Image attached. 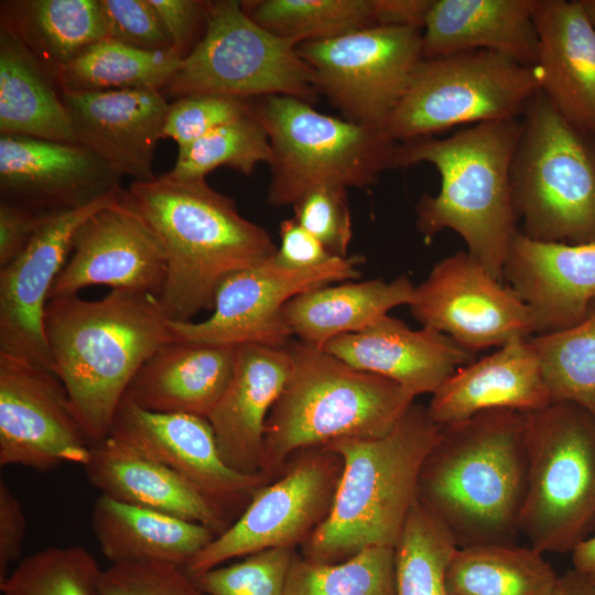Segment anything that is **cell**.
<instances>
[{
  "label": "cell",
  "mask_w": 595,
  "mask_h": 595,
  "mask_svg": "<svg viewBox=\"0 0 595 595\" xmlns=\"http://www.w3.org/2000/svg\"><path fill=\"white\" fill-rule=\"evenodd\" d=\"M552 403L540 359L528 338H516L493 354L458 368L432 394L428 412L439 425L494 409L521 412Z\"/></svg>",
  "instance_id": "d4e9b609"
},
{
  "label": "cell",
  "mask_w": 595,
  "mask_h": 595,
  "mask_svg": "<svg viewBox=\"0 0 595 595\" xmlns=\"http://www.w3.org/2000/svg\"><path fill=\"white\" fill-rule=\"evenodd\" d=\"M271 160L268 133L251 112L178 148L175 164L167 174L180 180H198L206 178L217 167L228 166L251 175L259 163L269 165Z\"/></svg>",
  "instance_id": "ab89813d"
},
{
  "label": "cell",
  "mask_w": 595,
  "mask_h": 595,
  "mask_svg": "<svg viewBox=\"0 0 595 595\" xmlns=\"http://www.w3.org/2000/svg\"><path fill=\"white\" fill-rule=\"evenodd\" d=\"M0 134L77 143L56 78L2 20Z\"/></svg>",
  "instance_id": "1f68e13d"
},
{
  "label": "cell",
  "mask_w": 595,
  "mask_h": 595,
  "mask_svg": "<svg viewBox=\"0 0 595 595\" xmlns=\"http://www.w3.org/2000/svg\"><path fill=\"white\" fill-rule=\"evenodd\" d=\"M415 285L405 275L328 284L291 299L283 317L300 342L322 349L331 339L359 332L394 307L410 305Z\"/></svg>",
  "instance_id": "4dcf8cb0"
},
{
  "label": "cell",
  "mask_w": 595,
  "mask_h": 595,
  "mask_svg": "<svg viewBox=\"0 0 595 595\" xmlns=\"http://www.w3.org/2000/svg\"><path fill=\"white\" fill-rule=\"evenodd\" d=\"M91 528L110 564L160 562L186 567L216 533L201 523L100 495Z\"/></svg>",
  "instance_id": "f546056e"
},
{
  "label": "cell",
  "mask_w": 595,
  "mask_h": 595,
  "mask_svg": "<svg viewBox=\"0 0 595 595\" xmlns=\"http://www.w3.org/2000/svg\"><path fill=\"white\" fill-rule=\"evenodd\" d=\"M571 553L573 570L595 588V536L585 538Z\"/></svg>",
  "instance_id": "f5cc1de1"
},
{
  "label": "cell",
  "mask_w": 595,
  "mask_h": 595,
  "mask_svg": "<svg viewBox=\"0 0 595 595\" xmlns=\"http://www.w3.org/2000/svg\"><path fill=\"white\" fill-rule=\"evenodd\" d=\"M279 235L280 247L272 258L280 267L306 269L320 266L335 258L294 217L281 221Z\"/></svg>",
  "instance_id": "681fc988"
},
{
  "label": "cell",
  "mask_w": 595,
  "mask_h": 595,
  "mask_svg": "<svg viewBox=\"0 0 595 595\" xmlns=\"http://www.w3.org/2000/svg\"><path fill=\"white\" fill-rule=\"evenodd\" d=\"M291 548H274L191 576L206 595H284L294 560Z\"/></svg>",
  "instance_id": "b9f144b4"
},
{
  "label": "cell",
  "mask_w": 595,
  "mask_h": 595,
  "mask_svg": "<svg viewBox=\"0 0 595 595\" xmlns=\"http://www.w3.org/2000/svg\"><path fill=\"white\" fill-rule=\"evenodd\" d=\"M109 436L182 476L224 517L264 483L263 474H242L224 462L203 416L151 412L122 399Z\"/></svg>",
  "instance_id": "ac0fdd59"
},
{
  "label": "cell",
  "mask_w": 595,
  "mask_h": 595,
  "mask_svg": "<svg viewBox=\"0 0 595 595\" xmlns=\"http://www.w3.org/2000/svg\"><path fill=\"white\" fill-rule=\"evenodd\" d=\"M594 423H595V414H594Z\"/></svg>",
  "instance_id": "9f6ffc18"
},
{
  "label": "cell",
  "mask_w": 595,
  "mask_h": 595,
  "mask_svg": "<svg viewBox=\"0 0 595 595\" xmlns=\"http://www.w3.org/2000/svg\"><path fill=\"white\" fill-rule=\"evenodd\" d=\"M520 119L510 186L522 232L549 242H595V136L570 123L541 90Z\"/></svg>",
  "instance_id": "52a82bcc"
},
{
  "label": "cell",
  "mask_w": 595,
  "mask_h": 595,
  "mask_svg": "<svg viewBox=\"0 0 595 595\" xmlns=\"http://www.w3.org/2000/svg\"><path fill=\"white\" fill-rule=\"evenodd\" d=\"M440 429L428 407L413 402L386 435L325 445L340 457L342 472L327 516L310 534L305 558L335 563L367 548H394Z\"/></svg>",
  "instance_id": "5b68a950"
},
{
  "label": "cell",
  "mask_w": 595,
  "mask_h": 595,
  "mask_svg": "<svg viewBox=\"0 0 595 595\" xmlns=\"http://www.w3.org/2000/svg\"><path fill=\"white\" fill-rule=\"evenodd\" d=\"M102 570L84 547H48L17 563L1 595H101Z\"/></svg>",
  "instance_id": "60d3db41"
},
{
  "label": "cell",
  "mask_w": 595,
  "mask_h": 595,
  "mask_svg": "<svg viewBox=\"0 0 595 595\" xmlns=\"http://www.w3.org/2000/svg\"><path fill=\"white\" fill-rule=\"evenodd\" d=\"M125 196L158 237L166 272L159 302L172 322H191L214 309L221 282L273 257L269 232L245 218L236 202L206 178L180 180L167 173L132 182Z\"/></svg>",
  "instance_id": "7a4b0ae2"
},
{
  "label": "cell",
  "mask_w": 595,
  "mask_h": 595,
  "mask_svg": "<svg viewBox=\"0 0 595 595\" xmlns=\"http://www.w3.org/2000/svg\"><path fill=\"white\" fill-rule=\"evenodd\" d=\"M250 104L272 149L271 206H292L317 188H366L393 169L398 142L385 129L321 113L290 96H263Z\"/></svg>",
  "instance_id": "ba28073f"
},
{
  "label": "cell",
  "mask_w": 595,
  "mask_h": 595,
  "mask_svg": "<svg viewBox=\"0 0 595 595\" xmlns=\"http://www.w3.org/2000/svg\"><path fill=\"white\" fill-rule=\"evenodd\" d=\"M107 37L144 51L172 50L150 0H99Z\"/></svg>",
  "instance_id": "bcb514c9"
},
{
  "label": "cell",
  "mask_w": 595,
  "mask_h": 595,
  "mask_svg": "<svg viewBox=\"0 0 595 595\" xmlns=\"http://www.w3.org/2000/svg\"><path fill=\"white\" fill-rule=\"evenodd\" d=\"M284 595H396L394 548H367L335 563L294 558Z\"/></svg>",
  "instance_id": "74e56055"
},
{
  "label": "cell",
  "mask_w": 595,
  "mask_h": 595,
  "mask_svg": "<svg viewBox=\"0 0 595 595\" xmlns=\"http://www.w3.org/2000/svg\"><path fill=\"white\" fill-rule=\"evenodd\" d=\"M101 595H206L184 567L160 562L110 564L102 570Z\"/></svg>",
  "instance_id": "f6af8a7d"
},
{
  "label": "cell",
  "mask_w": 595,
  "mask_h": 595,
  "mask_svg": "<svg viewBox=\"0 0 595 595\" xmlns=\"http://www.w3.org/2000/svg\"><path fill=\"white\" fill-rule=\"evenodd\" d=\"M53 214L0 202V268L15 260Z\"/></svg>",
  "instance_id": "c3c4849f"
},
{
  "label": "cell",
  "mask_w": 595,
  "mask_h": 595,
  "mask_svg": "<svg viewBox=\"0 0 595 595\" xmlns=\"http://www.w3.org/2000/svg\"><path fill=\"white\" fill-rule=\"evenodd\" d=\"M290 369L286 346H236L231 379L207 418L220 456L230 468L242 474H262L266 422Z\"/></svg>",
  "instance_id": "cb8c5ba5"
},
{
  "label": "cell",
  "mask_w": 595,
  "mask_h": 595,
  "mask_svg": "<svg viewBox=\"0 0 595 595\" xmlns=\"http://www.w3.org/2000/svg\"><path fill=\"white\" fill-rule=\"evenodd\" d=\"M559 575L531 545L458 547L446 572L447 595H552Z\"/></svg>",
  "instance_id": "836d02e7"
},
{
  "label": "cell",
  "mask_w": 595,
  "mask_h": 595,
  "mask_svg": "<svg viewBox=\"0 0 595 595\" xmlns=\"http://www.w3.org/2000/svg\"><path fill=\"white\" fill-rule=\"evenodd\" d=\"M412 316L476 353L536 334L528 306L468 251L437 261L415 285Z\"/></svg>",
  "instance_id": "9a60e30c"
},
{
  "label": "cell",
  "mask_w": 595,
  "mask_h": 595,
  "mask_svg": "<svg viewBox=\"0 0 595 595\" xmlns=\"http://www.w3.org/2000/svg\"><path fill=\"white\" fill-rule=\"evenodd\" d=\"M317 93L350 122L385 129L422 55V31L370 26L298 45Z\"/></svg>",
  "instance_id": "7c38bea8"
},
{
  "label": "cell",
  "mask_w": 595,
  "mask_h": 595,
  "mask_svg": "<svg viewBox=\"0 0 595 595\" xmlns=\"http://www.w3.org/2000/svg\"><path fill=\"white\" fill-rule=\"evenodd\" d=\"M359 255L335 257L306 269H288L273 260L239 270L219 285L213 313L201 322H172L173 342L283 347L292 335L283 317L294 296L321 286L360 277Z\"/></svg>",
  "instance_id": "4fadbf2b"
},
{
  "label": "cell",
  "mask_w": 595,
  "mask_h": 595,
  "mask_svg": "<svg viewBox=\"0 0 595 595\" xmlns=\"http://www.w3.org/2000/svg\"><path fill=\"white\" fill-rule=\"evenodd\" d=\"M527 454L519 532L541 553L572 552L595 526L594 414L569 401L527 413Z\"/></svg>",
  "instance_id": "9c48e42d"
},
{
  "label": "cell",
  "mask_w": 595,
  "mask_h": 595,
  "mask_svg": "<svg viewBox=\"0 0 595 595\" xmlns=\"http://www.w3.org/2000/svg\"><path fill=\"white\" fill-rule=\"evenodd\" d=\"M538 0H434L422 31L423 58L489 50L537 65Z\"/></svg>",
  "instance_id": "f1b7e54d"
},
{
  "label": "cell",
  "mask_w": 595,
  "mask_h": 595,
  "mask_svg": "<svg viewBox=\"0 0 595 595\" xmlns=\"http://www.w3.org/2000/svg\"><path fill=\"white\" fill-rule=\"evenodd\" d=\"M121 178L79 143L0 136V202L57 214L119 191Z\"/></svg>",
  "instance_id": "ffe728a7"
},
{
  "label": "cell",
  "mask_w": 595,
  "mask_h": 595,
  "mask_svg": "<svg viewBox=\"0 0 595 595\" xmlns=\"http://www.w3.org/2000/svg\"><path fill=\"white\" fill-rule=\"evenodd\" d=\"M182 58L172 50L144 51L105 39L64 66L56 75L61 90H162Z\"/></svg>",
  "instance_id": "e575fe53"
},
{
  "label": "cell",
  "mask_w": 595,
  "mask_h": 595,
  "mask_svg": "<svg viewBox=\"0 0 595 595\" xmlns=\"http://www.w3.org/2000/svg\"><path fill=\"white\" fill-rule=\"evenodd\" d=\"M295 220L333 257L348 256L353 224L347 190L317 188L292 205Z\"/></svg>",
  "instance_id": "ee69618b"
},
{
  "label": "cell",
  "mask_w": 595,
  "mask_h": 595,
  "mask_svg": "<svg viewBox=\"0 0 595 595\" xmlns=\"http://www.w3.org/2000/svg\"><path fill=\"white\" fill-rule=\"evenodd\" d=\"M541 90L538 65L489 50L423 58L385 130L396 142L453 127L519 119Z\"/></svg>",
  "instance_id": "30bf717a"
},
{
  "label": "cell",
  "mask_w": 595,
  "mask_h": 595,
  "mask_svg": "<svg viewBox=\"0 0 595 595\" xmlns=\"http://www.w3.org/2000/svg\"><path fill=\"white\" fill-rule=\"evenodd\" d=\"M44 331L53 371L90 444L109 436L139 369L173 342L158 296L122 289L97 301L77 294L50 299Z\"/></svg>",
  "instance_id": "6da1fadb"
},
{
  "label": "cell",
  "mask_w": 595,
  "mask_h": 595,
  "mask_svg": "<svg viewBox=\"0 0 595 595\" xmlns=\"http://www.w3.org/2000/svg\"><path fill=\"white\" fill-rule=\"evenodd\" d=\"M251 112L250 99L212 94L181 97L169 104L162 139H173L183 148Z\"/></svg>",
  "instance_id": "7bdbcfd3"
},
{
  "label": "cell",
  "mask_w": 595,
  "mask_h": 595,
  "mask_svg": "<svg viewBox=\"0 0 595 595\" xmlns=\"http://www.w3.org/2000/svg\"><path fill=\"white\" fill-rule=\"evenodd\" d=\"M533 20L541 91L570 123L595 136V29L580 0H538Z\"/></svg>",
  "instance_id": "484cf974"
},
{
  "label": "cell",
  "mask_w": 595,
  "mask_h": 595,
  "mask_svg": "<svg viewBox=\"0 0 595 595\" xmlns=\"http://www.w3.org/2000/svg\"><path fill=\"white\" fill-rule=\"evenodd\" d=\"M121 191L85 207L51 215L26 249L0 268V354L53 371L44 331L51 289L72 251L78 227L117 202Z\"/></svg>",
  "instance_id": "e0dca14e"
},
{
  "label": "cell",
  "mask_w": 595,
  "mask_h": 595,
  "mask_svg": "<svg viewBox=\"0 0 595 595\" xmlns=\"http://www.w3.org/2000/svg\"><path fill=\"white\" fill-rule=\"evenodd\" d=\"M26 532L22 506L7 482L0 479V582L21 558Z\"/></svg>",
  "instance_id": "f907efd6"
},
{
  "label": "cell",
  "mask_w": 595,
  "mask_h": 595,
  "mask_svg": "<svg viewBox=\"0 0 595 595\" xmlns=\"http://www.w3.org/2000/svg\"><path fill=\"white\" fill-rule=\"evenodd\" d=\"M172 43V51L187 57L204 36L209 1L150 0Z\"/></svg>",
  "instance_id": "7dc6e473"
},
{
  "label": "cell",
  "mask_w": 595,
  "mask_h": 595,
  "mask_svg": "<svg viewBox=\"0 0 595 595\" xmlns=\"http://www.w3.org/2000/svg\"><path fill=\"white\" fill-rule=\"evenodd\" d=\"M0 20L56 78L84 51L107 39L99 0L1 1Z\"/></svg>",
  "instance_id": "d6a6232c"
},
{
  "label": "cell",
  "mask_w": 595,
  "mask_h": 595,
  "mask_svg": "<svg viewBox=\"0 0 595 595\" xmlns=\"http://www.w3.org/2000/svg\"><path fill=\"white\" fill-rule=\"evenodd\" d=\"M77 143L121 176L149 182L169 102L159 89L61 90Z\"/></svg>",
  "instance_id": "44dd1931"
},
{
  "label": "cell",
  "mask_w": 595,
  "mask_h": 595,
  "mask_svg": "<svg viewBox=\"0 0 595 595\" xmlns=\"http://www.w3.org/2000/svg\"><path fill=\"white\" fill-rule=\"evenodd\" d=\"M521 119L480 122L447 138L398 142L393 169L433 164L441 177L436 195L416 204V228L431 239L444 229L457 232L498 281L510 241L518 231L510 186V164Z\"/></svg>",
  "instance_id": "277c9868"
},
{
  "label": "cell",
  "mask_w": 595,
  "mask_h": 595,
  "mask_svg": "<svg viewBox=\"0 0 595 595\" xmlns=\"http://www.w3.org/2000/svg\"><path fill=\"white\" fill-rule=\"evenodd\" d=\"M291 369L266 422L262 474L300 450L390 432L414 397L399 383L357 370L323 349L289 342Z\"/></svg>",
  "instance_id": "8992f818"
},
{
  "label": "cell",
  "mask_w": 595,
  "mask_h": 595,
  "mask_svg": "<svg viewBox=\"0 0 595 595\" xmlns=\"http://www.w3.org/2000/svg\"><path fill=\"white\" fill-rule=\"evenodd\" d=\"M91 444L51 370L0 354V465L85 466Z\"/></svg>",
  "instance_id": "2e32d148"
},
{
  "label": "cell",
  "mask_w": 595,
  "mask_h": 595,
  "mask_svg": "<svg viewBox=\"0 0 595 595\" xmlns=\"http://www.w3.org/2000/svg\"><path fill=\"white\" fill-rule=\"evenodd\" d=\"M434 0H371L376 26H403L423 31Z\"/></svg>",
  "instance_id": "816d5d0a"
},
{
  "label": "cell",
  "mask_w": 595,
  "mask_h": 595,
  "mask_svg": "<svg viewBox=\"0 0 595 595\" xmlns=\"http://www.w3.org/2000/svg\"><path fill=\"white\" fill-rule=\"evenodd\" d=\"M322 349L357 370L393 380L414 398L433 394L475 357L436 329H412L388 314L359 332L331 339Z\"/></svg>",
  "instance_id": "603a6c76"
},
{
  "label": "cell",
  "mask_w": 595,
  "mask_h": 595,
  "mask_svg": "<svg viewBox=\"0 0 595 595\" xmlns=\"http://www.w3.org/2000/svg\"><path fill=\"white\" fill-rule=\"evenodd\" d=\"M529 339L552 402H573L595 414V303L577 325Z\"/></svg>",
  "instance_id": "f35d334b"
},
{
  "label": "cell",
  "mask_w": 595,
  "mask_h": 595,
  "mask_svg": "<svg viewBox=\"0 0 595 595\" xmlns=\"http://www.w3.org/2000/svg\"><path fill=\"white\" fill-rule=\"evenodd\" d=\"M84 467L90 484L116 500L201 523L216 536L226 518L182 476L111 436L91 444Z\"/></svg>",
  "instance_id": "83f0119b"
},
{
  "label": "cell",
  "mask_w": 595,
  "mask_h": 595,
  "mask_svg": "<svg viewBox=\"0 0 595 595\" xmlns=\"http://www.w3.org/2000/svg\"><path fill=\"white\" fill-rule=\"evenodd\" d=\"M504 280L528 306L534 335L581 323L595 303V242L565 244L512 237Z\"/></svg>",
  "instance_id": "7402d4cb"
},
{
  "label": "cell",
  "mask_w": 595,
  "mask_h": 595,
  "mask_svg": "<svg viewBox=\"0 0 595 595\" xmlns=\"http://www.w3.org/2000/svg\"><path fill=\"white\" fill-rule=\"evenodd\" d=\"M527 413L494 409L441 425L418 498L457 545L513 543L527 487Z\"/></svg>",
  "instance_id": "3957f363"
},
{
  "label": "cell",
  "mask_w": 595,
  "mask_h": 595,
  "mask_svg": "<svg viewBox=\"0 0 595 595\" xmlns=\"http://www.w3.org/2000/svg\"><path fill=\"white\" fill-rule=\"evenodd\" d=\"M342 472V459L325 446L304 456L277 482L257 488L244 512L186 565L196 575L240 556L292 548L327 516Z\"/></svg>",
  "instance_id": "5bb4252c"
},
{
  "label": "cell",
  "mask_w": 595,
  "mask_h": 595,
  "mask_svg": "<svg viewBox=\"0 0 595 595\" xmlns=\"http://www.w3.org/2000/svg\"><path fill=\"white\" fill-rule=\"evenodd\" d=\"M241 4L257 24L298 44L376 26L371 0H252Z\"/></svg>",
  "instance_id": "8d00e7d4"
},
{
  "label": "cell",
  "mask_w": 595,
  "mask_h": 595,
  "mask_svg": "<svg viewBox=\"0 0 595 595\" xmlns=\"http://www.w3.org/2000/svg\"><path fill=\"white\" fill-rule=\"evenodd\" d=\"M586 18L595 29V0H580Z\"/></svg>",
  "instance_id": "11a10c76"
},
{
  "label": "cell",
  "mask_w": 595,
  "mask_h": 595,
  "mask_svg": "<svg viewBox=\"0 0 595 595\" xmlns=\"http://www.w3.org/2000/svg\"><path fill=\"white\" fill-rule=\"evenodd\" d=\"M236 346L170 342L139 369L123 399L158 413L208 418L231 379Z\"/></svg>",
  "instance_id": "4316f807"
},
{
  "label": "cell",
  "mask_w": 595,
  "mask_h": 595,
  "mask_svg": "<svg viewBox=\"0 0 595 595\" xmlns=\"http://www.w3.org/2000/svg\"><path fill=\"white\" fill-rule=\"evenodd\" d=\"M71 252L48 300L76 295L96 284L158 298L161 294L166 272L164 250L127 201L123 188L117 202L100 208L78 227Z\"/></svg>",
  "instance_id": "d6986e66"
},
{
  "label": "cell",
  "mask_w": 595,
  "mask_h": 595,
  "mask_svg": "<svg viewBox=\"0 0 595 595\" xmlns=\"http://www.w3.org/2000/svg\"><path fill=\"white\" fill-rule=\"evenodd\" d=\"M552 595H595V588L572 570L558 577Z\"/></svg>",
  "instance_id": "db71d44e"
},
{
  "label": "cell",
  "mask_w": 595,
  "mask_h": 595,
  "mask_svg": "<svg viewBox=\"0 0 595 595\" xmlns=\"http://www.w3.org/2000/svg\"><path fill=\"white\" fill-rule=\"evenodd\" d=\"M298 45L252 21L241 1H209L203 39L161 91L175 98L283 95L312 105L318 94L315 77Z\"/></svg>",
  "instance_id": "8fae6325"
},
{
  "label": "cell",
  "mask_w": 595,
  "mask_h": 595,
  "mask_svg": "<svg viewBox=\"0 0 595 595\" xmlns=\"http://www.w3.org/2000/svg\"><path fill=\"white\" fill-rule=\"evenodd\" d=\"M457 548L448 527L418 498L394 545L396 595H447L446 572Z\"/></svg>",
  "instance_id": "d590c367"
}]
</instances>
